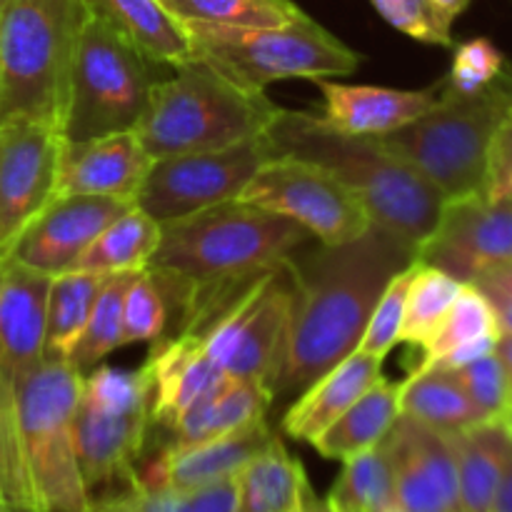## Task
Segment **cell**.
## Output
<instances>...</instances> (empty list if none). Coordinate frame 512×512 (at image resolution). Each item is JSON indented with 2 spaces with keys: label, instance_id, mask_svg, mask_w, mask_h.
<instances>
[{
  "label": "cell",
  "instance_id": "obj_1",
  "mask_svg": "<svg viewBox=\"0 0 512 512\" xmlns=\"http://www.w3.org/2000/svg\"><path fill=\"white\" fill-rule=\"evenodd\" d=\"M415 263V248L373 223L360 238L288 258L293 278L288 343L275 400L300 395L353 350L385 285Z\"/></svg>",
  "mask_w": 512,
  "mask_h": 512
},
{
  "label": "cell",
  "instance_id": "obj_2",
  "mask_svg": "<svg viewBox=\"0 0 512 512\" xmlns=\"http://www.w3.org/2000/svg\"><path fill=\"white\" fill-rule=\"evenodd\" d=\"M270 150L283 158L323 165L365 203L375 225L418 250L433 233L445 195L380 138L335 130L320 115L280 108L265 130Z\"/></svg>",
  "mask_w": 512,
  "mask_h": 512
},
{
  "label": "cell",
  "instance_id": "obj_3",
  "mask_svg": "<svg viewBox=\"0 0 512 512\" xmlns=\"http://www.w3.org/2000/svg\"><path fill=\"white\" fill-rule=\"evenodd\" d=\"M310 240L293 220L235 198L160 223L150 268L178 275L190 290L223 288L278 268Z\"/></svg>",
  "mask_w": 512,
  "mask_h": 512
},
{
  "label": "cell",
  "instance_id": "obj_4",
  "mask_svg": "<svg viewBox=\"0 0 512 512\" xmlns=\"http://www.w3.org/2000/svg\"><path fill=\"white\" fill-rule=\"evenodd\" d=\"M278 110L265 90L193 58L158 78L135 135L153 160L218 150L263 135Z\"/></svg>",
  "mask_w": 512,
  "mask_h": 512
},
{
  "label": "cell",
  "instance_id": "obj_5",
  "mask_svg": "<svg viewBox=\"0 0 512 512\" xmlns=\"http://www.w3.org/2000/svg\"><path fill=\"white\" fill-rule=\"evenodd\" d=\"M293 278L288 260L253 280L190 290L180 333L195 335L225 378L273 390L288 343Z\"/></svg>",
  "mask_w": 512,
  "mask_h": 512
},
{
  "label": "cell",
  "instance_id": "obj_6",
  "mask_svg": "<svg viewBox=\"0 0 512 512\" xmlns=\"http://www.w3.org/2000/svg\"><path fill=\"white\" fill-rule=\"evenodd\" d=\"M85 20V0H8L0 15V123L38 120L60 130Z\"/></svg>",
  "mask_w": 512,
  "mask_h": 512
},
{
  "label": "cell",
  "instance_id": "obj_7",
  "mask_svg": "<svg viewBox=\"0 0 512 512\" xmlns=\"http://www.w3.org/2000/svg\"><path fill=\"white\" fill-rule=\"evenodd\" d=\"M512 105V63L488 90L455 95L440 90L433 108L383 143L435 185L445 200L483 193L488 153L500 120Z\"/></svg>",
  "mask_w": 512,
  "mask_h": 512
},
{
  "label": "cell",
  "instance_id": "obj_8",
  "mask_svg": "<svg viewBox=\"0 0 512 512\" xmlns=\"http://www.w3.org/2000/svg\"><path fill=\"white\" fill-rule=\"evenodd\" d=\"M83 373L45 358L15 385L18 430L38 512H85L90 493L75 448V410Z\"/></svg>",
  "mask_w": 512,
  "mask_h": 512
},
{
  "label": "cell",
  "instance_id": "obj_9",
  "mask_svg": "<svg viewBox=\"0 0 512 512\" xmlns=\"http://www.w3.org/2000/svg\"><path fill=\"white\" fill-rule=\"evenodd\" d=\"M153 65L123 35L88 13L70 63L60 138L80 143L135 133L158 83Z\"/></svg>",
  "mask_w": 512,
  "mask_h": 512
},
{
  "label": "cell",
  "instance_id": "obj_10",
  "mask_svg": "<svg viewBox=\"0 0 512 512\" xmlns=\"http://www.w3.org/2000/svg\"><path fill=\"white\" fill-rule=\"evenodd\" d=\"M193 40V58L205 60L253 90L278 80H320L350 75L363 55L330 30L300 13L268 28H218L185 25Z\"/></svg>",
  "mask_w": 512,
  "mask_h": 512
},
{
  "label": "cell",
  "instance_id": "obj_11",
  "mask_svg": "<svg viewBox=\"0 0 512 512\" xmlns=\"http://www.w3.org/2000/svg\"><path fill=\"white\" fill-rule=\"evenodd\" d=\"M150 433V383L143 368L98 365L83 375L75 410V448L90 500L138 480Z\"/></svg>",
  "mask_w": 512,
  "mask_h": 512
},
{
  "label": "cell",
  "instance_id": "obj_12",
  "mask_svg": "<svg viewBox=\"0 0 512 512\" xmlns=\"http://www.w3.org/2000/svg\"><path fill=\"white\" fill-rule=\"evenodd\" d=\"M240 200L293 220L323 245L350 243L373 228L365 203L343 180L300 158H270L245 185Z\"/></svg>",
  "mask_w": 512,
  "mask_h": 512
},
{
  "label": "cell",
  "instance_id": "obj_13",
  "mask_svg": "<svg viewBox=\"0 0 512 512\" xmlns=\"http://www.w3.org/2000/svg\"><path fill=\"white\" fill-rule=\"evenodd\" d=\"M270 158L273 150L265 133L228 148L155 158L135 195V205L158 223L198 213L240 198Z\"/></svg>",
  "mask_w": 512,
  "mask_h": 512
},
{
  "label": "cell",
  "instance_id": "obj_14",
  "mask_svg": "<svg viewBox=\"0 0 512 512\" xmlns=\"http://www.w3.org/2000/svg\"><path fill=\"white\" fill-rule=\"evenodd\" d=\"M60 130L38 120L0 123V263L58 195Z\"/></svg>",
  "mask_w": 512,
  "mask_h": 512
},
{
  "label": "cell",
  "instance_id": "obj_15",
  "mask_svg": "<svg viewBox=\"0 0 512 512\" xmlns=\"http://www.w3.org/2000/svg\"><path fill=\"white\" fill-rule=\"evenodd\" d=\"M415 260L445 270L460 283L512 260V198L485 193L445 200L433 233L415 250Z\"/></svg>",
  "mask_w": 512,
  "mask_h": 512
},
{
  "label": "cell",
  "instance_id": "obj_16",
  "mask_svg": "<svg viewBox=\"0 0 512 512\" xmlns=\"http://www.w3.org/2000/svg\"><path fill=\"white\" fill-rule=\"evenodd\" d=\"M395 478V505L418 512H460L450 438L400 415L383 440Z\"/></svg>",
  "mask_w": 512,
  "mask_h": 512
},
{
  "label": "cell",
  "instance_id": "obj_17",
  "mask_svg": "<svg viewBox=\"0 0 512 512\" xmlns=\"http://www.w3.org/2000/svg\"><path fill=\"white\" fill-rule=\"evenodd\" d=\"M133 203L98 195H55L48 208L25 228L8 260L28 265L48 275L68 273L80 255Z\"/></svg>",
  "mask_w": 512,
  "mask_h": 512
},
{
  "label": "cell",
  "instance_id": "obj_18",
  "mask_svg": "<svg viewBox=\"0 0 512 512\" xmlns=\"http://www.w3.org/2000/svg\"><path fill=\"white\" fill-rule=\"evenodd\" d=\"M50 283L18 260L0 263V370L15 385L45 360Z\"/></svg>",
  "mask_w": 512,
  "mask_h": 512
},
{
  "label": "cell",
  "instance_id": "obj_19",
  "mask_svg": "<svg viewBox=\"0 0 512 512\" xmlns=\"http://www.w3.org/2000/svg\"><path fill=\"white\" fill-rule=\"evenodd\" d=\"M150 158L135 133L60 145L58 195H98L135 205Z\"/></svg>",
  "mask_w": 512,
  "mask_h": 512
},
{
  "label": "cell",
  "instance_id": "obj_20",
  "mask_svg": "<svg viewBox=\"0 0 512 512\" xmlns=\"http://www.w3.org/2000/svg\"><path fill=\"white\" fill-rule=\"evenodd\" d=\"M143 370L150 383V428L158 425L165 433L225 380L203 343L188 333L153 343Z\"/></svg>",
  "mask_w": 512,
  "mask_h": 512
},
{
  "label": "cell",
  "instance_id": "obj_21",
  "mask_svg": "<svg viewBox=\"0 0 512 512\" xmlns=\"http://www.w3.org/2000/svg\"><path fill=\"white\" fill-rule=\"evenodd\" d=\"M323 93L320 118L335 130L365 138H383L433 108L443 90V78L420 90L383 88V85H345L335 78L315 80Z\"/></svg>",
  "mask_w": 512,
  "mask_h": 512
},
{
  "label": "cell",
  "instance_id": "obj_22",
  "mask_svg": "<svg viewBox=\"0 0 512 512\" xmlns=\"http://www.w3.org/2000/svg\"><path fill=\"white\" fill-rule=\"evenodd\" d=\"M275 438L278 435H275V430L268 425V418H265L243 430L220 435V438L185 445V448H163L158 458L150 463L148 473L138 475V483L168 485V488L175 490H195L220 483V480H230L255 455L263 453Z\"/></svg>",
  "mask_w": 512,
  "mask_h": 512
},
{
  "label": "cell",
  "instance_id": "obj_23",
  "mask_svg": "<svg viewBox=\"0 0 512 512\" xmlns=\"http://www.w3.org/2000/svg\"><path fill=\"white\" fill-rule=\"evenodd\" d=\"M380 375H383V360L353 350L348 358L325 370L298 395L283 418L285 435L300 443H313Z\"/></svg>",
  "mask_w": 512,
  "mask_h": 512
},
{
  "label": "cell",
  "instance_id": "obj_24",
  "mask_svg": "<svg viewBox=\"0 0 512 512\" xmlns=\"http://www.w3.org/2000/svg\"><path fill=\"white\" fill-rule=\"evenodd\" d=\"M273 403L275 395L268 385L225 378L168 430L165 450L203 443L260 423L268 418Z\"/></svg>",
  "mask_w": 512,
  "mask_h": 512
},
{
  "label": "cell",
  "instance_id": "obj_25",
  "mask_svg": "<svg viewBox=\"0 0 512 512\" xmlns=\"http://www.w3.org/2000/svg\"><path fill=\"white\" fill-rule=\"evenodd\" d=\"M85 8L153 63L178 68L193 60L188 28L160 0H85Z\"/></svg>",
  "mask_w": 512,
  "mask_h": 512
},
{
  "label": "cell",
  "instance_id": "obj_26",
  "mask_svg": "<svg viewBox=\"0 0 512 512\" xmlns=\"http://www.w3.org/2000/svg\"><path fill=\"white\" fill-rule=\"evenodd\" d=\"M500 338L498 318L490 300L475 285H465L463 293L448 310L443 323L420 345L418 368L458 370L483 355L493 353Z\"/></svg>",
  "mask_w": 512,
  "mask_h": 512
},
{
  "label": "cell",
  "instance_id": "obj_27",
  "mask_svg": "<svg viewBox=\"0 0 512 512\" xmlns=\"http://www.w3.org/2000/svg\"><path fill=\"white\" fill-rule=\"evenodd\" d=\"M448 438L458 470L460 512H490L512 448L508 423L483 420L458 433H450Z\"/></svg>",
  "mask_w": 512,
  "mask_h": 512
},
{
  "label": "cell",
  "instance_id": "obj_28",
  "mask_svg": "<svg viewBox=\"0 0 512 512\" xmlns=\"http://www.w3.org/2000/svg\"><path fill=\"white\" fill-rule=\"evenodd\" d=\"M400 418V383L380 375L323 435L313 440V448L328 460H348L365 453L385 440L395 420Z\"/></svg>",
  "mask_w": 512,
  "mask_h": 512
},
{
  "label": "cell",
  "instance_id": "obj_29",
  "mask_svg": "<svg viewBox=\"0 0 512 512\" xmlns=\"http://www.w3.org/2000/svg\"><path fill=\"white\" fill-rule=\"evenodd\" d=\"M308 488L300 460L275 438L235 475V512H298Z\"/></svg>",
  "mask_w": 512,
  "mask_h": 512
},
{
  "label": "cell",
  "instance_id": "obj_30",
  "mask_svg": "<svg viewBox=\"0 0 512 512\" xmlns=\"http://www.w3.org/2000/svg\"><path fill=\"white\" fill-rule=\"evenodd\" d=\"M400 415L445 435L485 420L453 370L443 368H415L410 378L400 383Z\"/></svg>",
  "mask_w": 512,
  "mask_h": 512
},
{
  "label": "cell",
  "instance_id": "obj_31",
  "mask_svg": "<svg viewBox=\"0 0 512 512\" xmlns=\"http://www.w3.org/2000/svg\"><path fill=\"white\" fill-rule=\"evenodd\" d=\"M160 243V223L148 213L130 205L123 215L105 225L98 238L80 255L73 270H90V273H140L150 268L153 255Z\"/></svg>",
  "mask_w": 512,
  "mask_h": 512
},
{
  "label": "cell",
  "instance_id": "obj_32",
  "mask_svg": "<svg viewBox=\"0 0 512 512\" xmlns=\"http://www.w3.org/2000/svg\"><path fill=\"white\" fill-rule=\"evenodd\" d=\"M108 278L110 275L90 273V270H68L55 275L48 295L45 358H70Z\"/></svg>",
  "mask_w": 512,
  "mask_h": 512
},
{
  "label": "cell",
  "instance_id": "obj_33",
  "mask_svg": "<svg viewBox=\"0 0 512 512\" xmlns=\"http://www.w3.org/2000/svg\"><path fill=\"white\" fill-rule=\"evenodd\" d=\"M335 512H390L395 505V478L385 445L343 460V473L328 493Z\"/></svg>",
  "mask_w": 512,
  "mask_h": 512
},
{
  "label": "cell",
  "instance_id": "obj_34",
  "mask_svg": "<svg viewBox=\"0 0 512 512\" xmlns=\"http://www.w3.org/2000/svg\"><path fill=\"white\" fill-rule=\"evenodd\" d=\"M468 283L448 275L445 270L425 265L415 260L410 270L408 295H405V318L400 330V343L410 348H420L433 335V330L443 323L448 310L463 293Z\"/></svg>",
  "mask_w": 512,
  "mask_h": 512
},
{
  "label": "cell",
  "instance_id": "obj_35",
  "mask_svg": "<svg viewBox=\"0 0 512 512\" xmlns=\"http://www.w3.org/2000/svg\"><path fill=\"white\" fill-rule=\"evenodd\" d=\"M133 275L135 273H115L105 280L93 305V313L68 358V363L78 373H90L113 350L123 348V303Z\"/></svg>",
  "mask_w": 512,
  "mask_h": 512
},
{
  "label": "cell",
  "instance_id": "obj_36",
  "mask_svg": "<svg viewBox=\"0 0 512 512\" xmlns=\"http://www.w3.org/2000/svg\"><path fill=\"white\" fill-rule=\"evenodd\" d=\"M183 25L268 28L293 20L303 10L293 0H160Z\"/></svg>",
  "mask_w": 512,
  "mask_h": 512
},
{
  "label": "cell",
  "instance_id": "obj_37",
  "mask_svg": "<svg viewBox=\"0 0 512 512\" xmlns=\"http://www.w3.org/2000/svg\"><path fill=\"white\" fill-rule=\"evenodd\" d=\"M0 498L15 512H38L33 485L25 468L18 430L15 383L0 370Z\"/></svg>",
  "mask_w": 512,
  "mask_h": 512
},
{
  "label": "cell",
  "instance_id": "obj_38",
  "mask_svg": "<svg viewBox=\"0 0 512 512\" xmlns=\"http://www.w3.org/2000/svg\"><path fill=\"white\" fill-rule=\"evenodd\" d=\"M170 315H173V305H170V298L158 275L150 268L135 273L128 290H125L123 345H153L163 340L168 335L170 320H173Z\"/></svg>",
  "mask_w": 512,
  "mask_h": 512
},
{
  "label": "cell",
  "instance_id": "obj_39",
  "mask_svg": "<svg viewBox=\"0 0 512 512\" xmlns=\"http://www.w3.org/2000/svg\"><path fill=\"white\" fill-rule=\"evenodd\" d=\"M380 18L408 38L425 45H453L455 18L433 0H370Z\"/></svg>",
  "mask_w": 512,
  "mask_h": 512
},
{
  "label": "cell",
  "instance_id": "obj_40",
  "mask_svg": "<svg viewBox=\"0 0 512 512\" xmlns=\"http://www.w3.org/2000/svg\"><path fill=\"white\" fill-rule=\"evenodd\" d=\"M508 58L488 38H473L455 45L453 65L443 78V88L455 95H475L488 90L503 75Z\"/></svg>",
  "mask_w": 512,
  "mask_h": 512
},
{
  "label": "cell",
  "instance_id": "obj_41",
  "mask_svg": "<svg viewBox=\"0 0 512 512\" xmlns=\"http://www.w3.org/2000/svg\"><path fill=\"white\" fill-rule=\"evenodd\" d=\"M453 373L485 420H508L512 413V385L495 350Z\"/></svg>",
  "mask_w": 512,
  "mask_h": 512
},
{
  "label": "cell",
  "instance_id": "obj_42",
  "mask_svg": "<svg viewBox=\"0 0 512 512\" xmlns=\"http://www.w3.org/2000/svg\"><path fill=\"white\" fill-rule=\"evenodd\" d=\"M410 270H413V265L405 268L403 273L395 275V278L385 285L383 295H380V300L375 303L373 313H370L368 318V325H365L363 338H360V345H358L360 353L373 355V358L378 360H385V355L400 343Z\"/></svg>",
  "mask_w": 512,
  "mask_h": 512
},
{
  "label": "cell",
  "instance_id": "obj_43",
  "mask_svg": "<svg viewBox=\"0 0 512 512\" xmlns=\"http://www.w3.org/2000/svg\"><path fill=\"white\" fill-rule=\"evenodd\" d=\"M483 193L493 200L512 198V105L490 143Z\"/></svg>",
  "mask_w": 512,
  "mask_h": 512
},
{
  "label": "cell",
  "instance_id": "obj_44",
  "mask_svg": "<svg viewBox=\"0 0 512 512\" xmlns=\"http://www.w3.org/2000/svg\"><path fill=\"white\" fill-rule=\"evenodd\" d=\"M180 512H235V478L205 488L183 490Z\"/></svg>",
  "mask_w": 512,
  "mask_h": 512
},
{
  "label": "cell",
  "instance_id": "obj_45",
  "mask_svg": "<svg viewBox=\"0 0 512 512\" xmlns=\"http://www.w3.org/2000/svg\"><path fill=\"white\" fill-rule=\"evenodd\" d=\"M475 288H478L480 293L490 300V305H493L500 335H512V290L493 288V285H475Z\"/></svg>",
  "mask_w": 512,
  "mask_h": 512
},
{
  "label": "cell",
  "instance_id": "obj_46",
  "mask_svg": "<svg viewBox=\"0 0 512 512\" xmlns=\"http://www.w3.org/2000/svg\"><path fill=\"white\" fill-rule=\"evenodd\" d=\"M490 512H512V448L508 455V463H505L503 478H500L498 490H495Z\"/></svg>",
  "mask_w": 512,
  "mask_h": 512
},
{
  "label": "cell",
  "instance_id": "obj_47",
  "mask_svg": "<svg viewBox=\"0 0 512 512\" xmlns=\"http://www.w3.org/2000/svg\"><path fill=\"white\" fill-rule=\"evenodd\" d=\"M473 285H493V288L512 290V260L510 263L495 265V268L480 273L478 278L473 280Z\"/></svg>",
  "mask_w": 512,
  "mask_h": 512
},
{
  "label": "cell",
  "instance_id": "obj_48",
  "mask_svg": "<svg viewBox=\"0 0 512 512\" xmlns=\"http://www.w3.org/2000/svg\"><path fill=\"white\" fill-rule=\"evenodd\" d=\"M495 355L503 363L505 373H508V380L512 385V335H500L498 343H495Z\"/></svg>",
  "mask_w": 512,
  "mask_h": 512
},
{
  "label": "cell",
  "instance_id": "obj_49",
  "mask_svg": "<svg viewBox=\"0 0 512 512\" xmlns=\"http://www.w3.org/2000/svg\"><path fill=\"white\" fill-rule=\"evenodd\" d=\"M85 512H125V508L120 495L113 493V495H103V498H95Z\"/></svg>",
  "mask_w": 512,
  "mask_h": 512
},
{
  "label": "cell",
  "instance_id": "obj_50",
  "mask_svg": "<svg viewBox=\"0 0 512 512\" xmlns=\"http://www.w3.org/2000/svg\"><path fill=\"white\" fill-rule=\"evenodd\" d=\"M298 512H335V510L330 508L328 500L318 498V495L313 493V488H308V493H305V498H303V503H300Z\"/></svg>",
  "mask_w": 512,
  "mask_h": 512
},
{
  "label": "cell",
  "instance_id": "obj_51",
  "mask_svg": "<svg viewBox=\"0 0 512 512\" xmlns=\"http://www.w3.org/2000/svg\"><path fill=\"white\" fill-rule=\"evenodd\" d=\"M435 5H440V8L445 10V13H450L453 18H458L460 13H465L470 5V0H433Z\"/></svg>",
  "mask_w": 512,
  "mask_h": 512
},
{
  "label": "cell",
  "instance_id": "obj_52",
  "mask_svg": "<svg viewBox=\"0 0 512 512\" xmlns=\"http://www.w3.org/2000/svg\"><path fill=\"white\" fill-rule=\"evenodd\" d=\"M0 512H15L13 508H10V505L8 503H5V500L3 498H0Z\"/></svg>",
  "mask_w": 512,
  "mask_h": 512
},
{
  "label": "cell",
  "instance_id": "obj_53",
  "mask_svg": "<svg viewBox=\"0 0 512 512\" xmlns=\"http://www.w3.org/2000/svg\"><path fill=\"white\" fill-rule=\"evenodd\" d=\"M390 512H418V510H405V508H393Z\"/></svg>",
  "mask_w": 512,
  "mask_h": 512
},
{
  "label": "cell",
  "instance_id": "obj_54",
  "mask_svg": "<svg viewBox=\"0 0 512 512\" xmlns=\"http://www.w3.org/2000/svg\"><path fill=\"white\" fill-rule=\"evenodd\" d=\"M5 5H8V0H0V15H3V10H5Z\"/></svg>",
  "mask_w": 512,
  "mask_h": 512
},
{
  "label": "cell",
  "instance_id": "obj_55",
  "mask_svg": "<svg viewBox=\"0 0 512 512\" xmlns=\"http://www.w3.org/2000/svg\"><path fill=\"white\" fill-rule=\"evenodd\" d=\"M505 423H508V428H510V433H512V413L508 415V420H505Z\"/></svg>",
  "mask_w": 512,
  "mask_h": 512
}]
</instances>
